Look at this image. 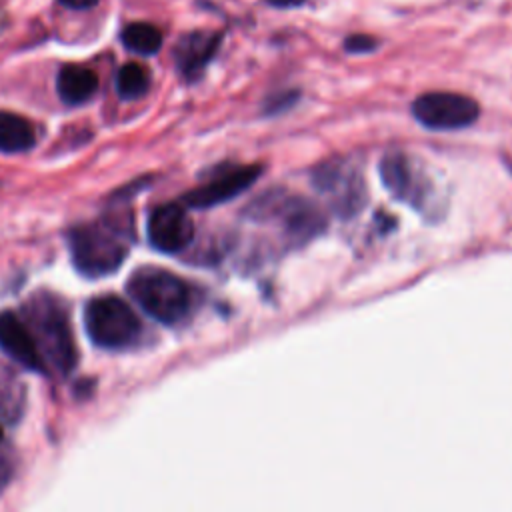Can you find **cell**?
<instances>
[{
    "mask_svg": "<svg viewBox=\"0 0 512 512\" xmlns=\"http://www.w3.org/2000/svg\"><path fill=\"white\" fill-rule=\"evenodd\" d=\"M132 224H120L118 218L106 216L72 228L66 236L74 268L86 278H102L116 272L130 248L128 236Z\"/></svg>",
    "mask_w": 512,
    "mask_h": 512,
    "instance_id": "cell-1",
    "label": "cell"
},
{
    "mask_svg": "<svg viewBox=\"0 0 512 512\" xmlns=\"http://www.w3.org/2000/svg\"><path fill=\"white\" fill-rule=\"evenodd\" d=\"M22 314L46 366L68 374L76 366V344L64 304L56 296L40 292L26 300Z\"/></svg>",
    "mask_w": 512,
    "mask_h": 512,
    "instance_id": "cell-2",
    "label": "cell"
},
{
    "mask_svg": "<svg viewBox=\"0 0 512 512\" xmlns=\"http://www.w3.org/2000/svg\"><path fill=\"white\" fill-rule=\"evenodd\" d=\"M126 290L150 318L166 326L188 318L194 304L190 284L164 268H138L128 278Z\"/></svg>",
    "mask_w": 512,
    "mask_h": 512,
    "instance_id": "cell-3",
    "label": "cell"
},
{
    "mask_svg": "<svg viewBox=\"0 0 512 512\" xmlns=\"http://www.w3.org/2000/svg\"><path fill=\"white\" fill-rule=\"evenodd\" d=\"M378 172L382 186L392 198L408 204L426 218H436L440 214L436 184L412 156L398 150L388 152L380 160Z\"/></svg>",
    "mask_w": 512,
    "mask_h": 512,
    "instance_id": "cell-4",
    "label": "cell"
},
{
    "mask_svg": "<svg viewBox=\"0 0 512 512\" xmlns=\"http://www.w3.org/2000/svg\"><path fill=\"white\" fill-rule=\"evenodd\" d=\"M84 328L92 344L104 350L128 348L142 334V324L134 310L114 294L88 300L84 308Z\"/></svg>",
    "mask_w": 512,
    "mask_h": 512,
    "instance_id": "cell-5",
    "label": "cell"
},
{
    "mask_svg": "<svg viewBox=\"0 0 512 512\" xmlns=\"http://www.w3.org/2000/svg\"><path fill=\"white\" fill-rule=\"evenodd\" d=\"M312 184L340 218L358 214L366 202L364 178L348 160L322 162L312 172Z\"/></svg>",
    "mask_w": 512,
    "mask_h": 512,
    "instance_id": "cell-6",
    "label": "cell"
},
{
    "mask_svg": "<svg viewBox=\"0 0 512 512\" xmlns=\"http://www.w3.org/2000/svg\"><path fill=\"white\" fill-rule=\"evenodd\" d=\"M476 100L456 92H428L412 102V116L428 130H462L478 120Z\"/></svg>",
    "mask_w": 512,
    "mask_h": 512,
    "instance_id": "cell-7",
    "label": "cell"
},
{
    "mask_svg": "<svg viewBox=\"0 0 512 512\" xmlns=\"http://www.w3.org/2000/svg\"><path fill=\"white\" fill-rule=\"evenodd\" d=\"M256 214L262 218L278 216L286 236L294 244H304L312 240L326 226V218L322 210L310 200L300 196H290V198L278 196V198L260 200V204H256Z\"/></svg>",
    "mask_w": 512,
    "mask_h": 512,
    "instance_id": "cell-8",
    "label": "cell"
},
{
    "mask_svg": "<svg viewBox=\"0 0 512 512\" xmlns=\"http://www.w3.org/2000/svg\"><path fill=\"white\" fill-rule=\"evenodd\" d=\"M148 242L152 248L164 254H178L186 250L194 240V222L188 214V206L168 202L156 206L146 224Z\"/></svg>",
    "mask_w": 512,
    "mask_h": 512,
    "instance_id": "cell-9",
    "label": "cell"
},
{
    "mask_svg": "<svg viewBox=\"0 0 512 512\" xmlns=\"http://www.w3.org/2000/svg\"><path fill=\"white\" fill-rule=\"evenodd\" d=\"M260 164H244V166H228L206 180L202 186L190 190L182 202L188 208H212L224 204L244 190H248L260 176Z\"/></svg>",
    "mask_w": 512,
    "mask_h": 512,
    "instance_id": "cell-10",
    "label": "cell"
},
{
    "mask_svg": "<svg viewBox=\"0 0 512 512\" xmlns=\"http://www.w3.org/2000/svg\"><path fill=\"white\" fill-rule=\"evenodd\" d=\"M0 348L26 370H32V372L48 370L26 320L10 310L0 312Z\"/></svg>",
    "mask_w": 512,
    "mask_h": 512,
    "instance_id": "cell-11",
    "label": "cell"
},
{
    "mask_svg": "<svg viewBox=\"0 0 512 512\" xmlns=\"http://www.w3.org/2000/svg\"><path fill=\"white\" fill-rule=\"evenodd\" d=\"M220 44V34L216 32H190L180 38L174 48V60L180 74L188 80H194L202 74L206 64L212 60Z\"/></svg>",
    "mask_w": 512,
    "mask_h": 512,
    "instance_id": "cell-12",
    "label": "cell"
},
{
    "mask_svg": "<svg viewBox=\"0 0 512 512\" xmlns=\"http://www.w3.org/2000/svg\"><path fill=\"white\" fill-rule=\"evenodd\" d=\"M56 90L62 102L76 106L94 96V92L98 90V76L86 66L66 64L56 76Z\"/></svg>",
    "mask_w": 512,
    "mask_h": 512,
    "instance_id": "cell-13",
    "label": "cell"
},
{
    "mask_svg": "<svg viewBox=\"0 0 512 512\" xmlns=\"http://www.w3.org/2000/svg\"><path fill=\"white\" fill-rule=\"evenodd\" d=\"M36 144L32 122L14 112H0V152L20 154Z\"/></svg>",
    "mask_w": 512,
    "mask_h": 512,
    "instance_id": "cell-14",
    "label": "cell"
},
{
    "mask_svg": "<svg viewBox=\"0 0 512 512\" xmlns=\"http://www.w3.org/2000/svg\"><path fill=\"white\" fill-rule=\"evenodd\" d=\"M122 44L140 56H152L162 46V34L154 24L148 22H132L120 34Z\"/></svg>",
    "mask_w": 512,
    "mask_h": 512,
    "instance_id": "cell-15",
    "label": "cell"
},
{
    "mask_svg": "<svg viewBox=\"0 0 512 512\" xmlns=\"http://www.w3.org/2000/svg\"><path fill=\"white\" fill-rule=\"evenodd\" d=\"M150 88V72L138 64L128 62L124 64L116 74V92L124 100H136L142 98Z\"/></svg>",
    "mask_w": 512,
    "mask_h": 512,
    "instance_id": "cell-16",
    "label": "cell"
},
{
    "mask_svg": "<svg viewBox=\"0 0 512 512\" xmlns=\"http://www.w3.org/2000/svg\"><path fill=\"white\" fill-rule=\"evenodd\" d=\"M344 48L354 54H364V52H370L376 48V40L370 36H364V34H356V36L346 38Z\"/></svg>",
    "mask_w": 512,
    "mask_h": 512,
    "instance_id": "cell-17",
    "label": "cell"
},
{
    "mask_svg": "<svg viewBox=\"0 0 512 512\" xmlns=\"http://www.w3.org/2000/svg\"><path fill=\"white\" fill-rule=\"evenodd\" d=\"M12 476V464L0 456V490L10 482Z\"/></svg>",
    "mask_w": 512,
    "mask_h": 512,
    "instance_id": "cell-18",
    "label": "cell"
},
{
    "mask_svg": "<svg viewBox=\"0 0 512 512\" xmlns=\"http://www.w3.org/2000/svg\"><path fill=\"white\" fill-rule=\"evenodd\" d=\"M60 2H64V4L70 6V8H90V6H94L98 0H60Z\"/></svg>",
    "mask_w": 512,
    "mask_h": 512,
    "instance_id": "cell-19",
    "label": "cell"
},
{
    "mask_svg": "<svg viewBox=\"0 0 512 512\" xmlns=\"http://www.w3.org/2000/svg\"><path fill=\"white\" fill-rule=\"evenodd\" d=\"M270 4H274V6H280V8H290V6H298V4H302L304 0H268Z\"/></svg>",
    "mask_w": 512,
    "mask_h": 512,
    "instance_id": "cell-20",
    "label": "cell"
},
{
    "mask_svg": "<svg viewBox=\"0 0 512 512\" xmlns=\"http://www.w3.org/2000/svg\"><path fill=\"white\" fill-rule=\"evenodd\" d=\"M0 440H2V428H0Z\"/></svg>",
    "mask_w": 512,
    "mask_h": 512,
    "instance_id": "cell-21",
    "label": "cell"
}]
</instances>
